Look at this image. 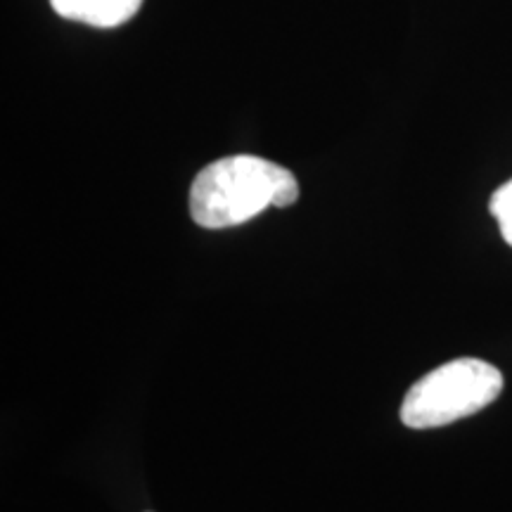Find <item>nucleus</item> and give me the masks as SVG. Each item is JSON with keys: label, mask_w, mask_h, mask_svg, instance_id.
Returning <instances> with one entry per match:
<instances>
[{"label": "nucleus", "mask_w": 512, "mask_h": 512, "mask_svg": "<svg viewBox=\"0 0 512 512\" xmlns=\"http://www.w3.org/2000/svg\"><path fill=\"white\" fill-rule=\"evenodd\" d=\"M489 209L491 216L498 221V226H501L503 240L512 247V181L501 185V188L494 192Z\"/></svg>", "instance_id": "obj_4"}, {"label": "nucleus", "mask_w": 512, "mask_h": 512, "mask_svg": "<svg viewBox=\"0 0 512 512\" xmlns=\"http://www.w3.org/2000/svg\"><path fill=\"white\" fill-rule=\"evenodd\" d=\"M53 10L64 19L98 29L126 24L143 5V0H50Z\"/></svg>", "instance_id": "obj_3"}, {"label": "nucleus", "mask_w": 512, "mask_h": 512, "mask_svg": "<svg viewBox=\"0 0 512 512\" xmlns=\"http://www.w3.org/2000/svg\"><path fill=\"white\" fill-rule=\"evenodd\" d=\"M503 392L501 370L479 358H456L420 377L401 403V422L434 430L484 411Z\"/></svg>", "instance_id": "obj_2"}, {"label": "nucleus", "mask_w": 512, "mask_h": 512, "mask_svg": "<svg viewBox=\"0 0 512 512\" xmlns=\"http://www.w3.org/2000/svg\"><path fill=\"white\" fill-rule=\"evenodd\" d=\"M299 200L290 169L254 155H235L204 166L190 188V216L197 226H240L268 207L285 209Z\"/></svg>", "instance_id": "obj_1"}]
</instances>
